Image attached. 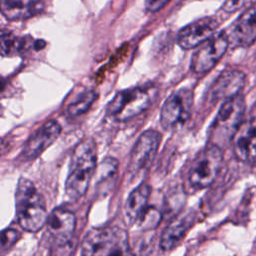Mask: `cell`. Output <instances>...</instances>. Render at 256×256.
I'll use <instances>...</instances> for the list:
<instances>
[{
  "label": "cell",
  "mask_w": 256,
  "mask_h": 256,
  "mask_svg": "<svg viewBox=\"0 0 256 256\" xmlns=\"http://www.w3.org/2000/svg\"><path fill=\"white\" fill-rule=\"evenodd\" d=\"M97 148L93 139L78 143L71 155L69 173L65 182V193L70 200H78L86 193L96 172Z\"/></svg>",
  "instance_id": "obj_1"
},
{
  "label": "cell",
  "mask_w": 256,
  "mask_h": 256,
  "mask_svg": "<svg viewBox=\"0 0 256 256\" xmlns=\"http://www.w3.org/2000/svg\"><path fill=\"white\" fill-rule=\"evenodd\" d=\"M16 217L20 227L31 233L38 232L47 223L46 202L33 182L20 178L15 191Z\"/></svg>",
  "instance_id": "obj_2"
},
{
  "label": "cell",
  "mask_w": 256,
  "mask_h": 256,
  "mask_svg": "<svg viewBox=\"0 0 256 256\" xmlns=\"http://www.w3.org/2000/svg\"><path fill=\"white\" fill-rule=\"evenodd\" d=\"M157 96L153 85L134 87L118 92L106 107L107 116L113 121L124 122L147 110Z\"/></svg>",
  "instance_id": "obj_3"
},
{
  "label": "cell",
  "mask_w": 256,
  "mask_h": 256,
  "mask_svg": "<svg viewBox=\"0 0 256 256\" xmlns=\"http://www.w3.org/2000/svg\"><path fill=\"white\" fill-rule=\"evenodd\" d=\"M223 162V152L220 146L210 143L193 161L188 174L187 183L191 190H201L209 187L216 179Z\"/></svg>",
  "instance_id": "obj_4"
},
{
  "label": "cell",
  "mask_w": 256,
  "mask_h": 256,
  "mask_svg": "<svg viewBox=\"0 0 256 256\" xmlns=\"http://www.w3.org/2000/svg\"><path fill=\"white\" fill-rule=\"evenodd\" d=\"M128 245L127 233L116 226L91 229L81 244V256H112Z\"/></svg>",
  "instance_id": "obj_5"
},
{
  "label": "cell",
  "mask_w": 256,
  "mask_h": 256,
  "mask_svg": "<svg viewBox=\"0 0 256 256\" xmlns=\"http://www.w3.org/2000/svg\"><path fill=\"white\" fill-rule=\"evenodd\" d=\"M245 100L239 94L229 98L221 105L212 125V136L217 141L232 140L244 122Z\"/></svg>",
  "instance_id": "obj_6"
},
{
  "label": "cell",
  "mask_w": 256,
  "mask_h": 256,
  "mask_svg": "<svg viewBox=\"0 0 256 256\" xmlns=\"http://www.w3.org/2000/svg\"><path fill=\"white\" fill-rule=\"evenodd\" d=\"M193 105V93L181 88L172 93L164 102L160 112V123L166 130L181 128L189 119Z\"/></svg>",
  "instance_id": "obj_7"
},
{
  "label": "cell",
  "mask_w": 256,
  "mask_h": 256,
  "mask_svg": "<svg viewBox=\"0 0 256 256\" xmlns=\"http://www.w3.org/2000/svg\"><path fill=\"white\" fill-rule=\"evenodd\" d=\"M161 135L156 130H146L134 144L127 166V173L131 178L145 172L152 164L157 154Z\"/></svg>",
  "instance_id": "obj_8"
},
{
  "label": "cell",
  "mask_w": 256,
  "mask_h": 256,
  "mask_svg": "<svg viewBox=\"0 0 256 256\" xmlns=\"http://www.w3.org/2000/svg\"><path fill=\"white\" fill-rule=\"evenodd\" d=\"M230 45L227 32L215 33L202 43L191 58V70L195 74H205L215 67Z\"/></svg>",
  "instance_id": "obj_9"
},
{
  "label": "cell",
  "mask_w": 256,
  "mask_h": 256,
  "mask_svg": "<svg viewBox=\"0 0 256 256\" xmlns=\"http://www.w3.org/2000/svg\"><path fill=\"white\" fill-rule=\"evenodd\" d=\"M218 26L219 22L215 17L206 16L198 19L180 30L177 37L178 45L185 50L200 46L216 33Z\"/></svg>",
  "instance_id": "obj_10"
},
{
  "label": "cell",
  "mask_w": 256,
  "mask_h": 256,
  "mask_svg": "<svg viewBox=\"0 0 256 256\" xmlns=\"http://www.w3.org/2000/svg\"><path fill=\"white\" fill-rule=\"evenodd\" d=\"M227 34L233 47L247 48L256 41V2L239 15Z\"/></svg>",
  "instance_id": "obj_11"
},
{
  "label": "cell",
  "mask_w": 256,
  "mask_h": 256,
  "mask_svg": "<svg viewBox=\"0 0 256 256\" xmlns=\"http://www.w3.org/2000/svg\"><path fill=\"white\" fill-rule=\"evenodd\" d=\"M46 226L48 235L54 244L66 245L71 241L75 232V214L66 208H56L49 214Z\"/></svg>",
  "instance_id": "obj_12"
},
{
  "label": "cell",
  "mask_w": 256,
  "mask_h": 256,
  "mask_svg": "<svg viewBox=\"0 0 256 256\" xmlns=\"http://www.w3.org/2000/svg\"><path fill=\"white\" fill-rule=\"evenodd\" d=\"M61 130V125L56 120L45 122L26 141L23 148V156L29 160L40 156L58 139Z\"/></svg>",
  "instance_id": "obj_13"
},
{
  "label": "cell",
  "mask_w": 256,
  "mask_h": 256,
  "mask_svg": "<svg viewBox=\"0 0 256 256\" xmlns=\"http://www.w3.org/2000/svg\"><path fill=\"white\" fill-rule=\"evenodd\" d=\"M245 84V74L237 69L224 70L214 81L210 89L212 101L227 100L240 94Z\"/></svg>",
  "instance_id": "obj_14"
},
{
  "label": "cell",
  "mask_w": 256,
  "mask_h": 256,
  "mask_svg": "<svg viewBox=\"0 0 256 256\" xmlns=\"http://www.w3.org/2000/svg\"><path fill=\"white\" fill-rule=\"evenodd\" d=\"M235 156L250 164H256V121L243 122L233 139Z\"/></svg>",
  "instance_id": "obj_15"
},
{
  "label": "cell",
  "mask_w": 256,
  "mask_h": 256,
  "mask_svg": "<svg viewBox=\"0 0 256 256\" xmlns=\"http://www.w3.org/2000/svg\"><path fill=\"white\" fill-rule=\"evenodd\" d=\"M47 0H2L1 10L8 20H23L42 13Z\"/></svg>",
  "instance_id": "obj_16"
},
{
  "label": "cell",
  "mask_w": 256,
  "mask_h": 256,
  "mask_svg": "<svg viewBox=\"0 0 256 256\" xmlns=\"http://www.w3.org/2000/svg\"><path fill=\"white\" fill-rule=\"evenodd\" d=\"M193 218L190 214L178 216L172 220L163 230L160 238V246L162 250L169 251L175 248L185 237L192 225Z\"/></svg>",
  "instance_id": "obj_17"
},
{
  "label": "cell",
  "mask_w": 256,
  "mask_h": 256,
  "mask_svg": "<svg viewBox=\"0 0 256 256\" xmlns=\"http://www.w3.org/2000/svg\"><path fill=\"white\" fill-rule=\"evenodd\" d=\"M151 194V187L142 183L137 186L128 196L125 204V218L128 224H134L138 221L141 214L147 208V203Z\"/></svg>",
  "instance_id": "obj_18"
},
{
  "label": "cell",
  "mask_w": 256,
  "mask_h": 256,
  "mask_svg": "<svg viewBox=\"0 0 256 256\" xmlns=\"http://www.w3.org/2000/svg\"><path fill=\"white\" fill-rule=\"evenodd\" d=\"M117 169H118V161L112 157L105 158L99 165L98 169H96L98 185L101 186L100 189L102 191H105L106 189H108L107 187L110 186L112 182L115 181L114 179L117 174Z\"/></svg>",
  "instance_id": "obj_19"
},
{
  "label": "cell",
  "mask_w": 256,
  "mask_h": 256,
  "mask_svg": "<svg viewBox=\"0 0 256 256\" xmlns=\"http://www.w3.org/2000/svg\"><path fill=\"white\" fill-rule=\"evenodd\" d=\"M29 47L28 40L19 38L5 31L1 34V54L2 56H10L21 53Z\"/></svg>",
  "instance_id": "obj_20"
},
{
  "label": "cell",
  "mask_w": 256,
  "mask_h": 256,
  "mask_svg": "<svg viewBox=\"0 0 256 256\" xmlns=\"http://www.w3.org/2000/svg\"><path fill=\"white\" fill-rule=\"evenodd\" d=\"M96 98L97 94L93 90L83 92L67 106V114L72 117L84 114L90 109Z\"/></svg>",
  "instance_id": "obj_21"
},
{
  "label": "cell",
  "mask_w": 256,
  "mask_h": 256,
  "mask_svg": "<svg viewBox=\"0 0 256 256\" xmlns=\"http://www.w3.org/2000/svg\"><path fill=\"white\" fill-rule=\"evenodd\" d=\"M161 221V213L155 208H146L139 217L138 223L143 229H155Z\"/></svg>",
  "instance_id": "obj_22"
},
{
  "label": "cell",
  "mask_w": 256,
  "mask_h": 256,
  "mask_svg": "<svg viewBox=\"0 0 256 256\" xmlns=\"http://www.w3.org/2000/svg\"><path fill=\"white\" fill-rule=\"evenodd\" d=\"M20 234L16 229L13 228H7L2 231L1 235V246H2V251L8 250L11 248L19 239Z\"/></svg>",
  "instance_id": "obj_23"
},
{
  "label": "cell",
  "mask_w": 256,
  "mask_h": 256,
  "mask_svg": "<svg viewBox=\"0 0 256 256\" xmlns=\"http://www.w3.org/2000/svg\"><path fill=\"white\" fill-rule=\"evenodd\" d=\"M249 0H225L221 9L225 13H234L240 8H242Z\"/></svg>",
  "instance_id": "obj_24"
},
{
  "label": "cell",
  "mask_w": 256,
  "mask_h": 256,
  "mask_svg": "<svg viewBox=\"0 0 256 256\" xmlns=\"http://www.w3.org/2000/svg\"><path fill=\"white\" fill-rule=\"evenodd\" d=\"M169 0H145V8L149 12H157L162 9Z\"/></svg>",
  "instance_id": "obj_25"
},
{
  "label": "cell",
  "mask_w": 256,
  "mask_h": 256,
  "mask_svg": "<svg viewBox=\"0 0 256 256\" xmlns=\"http://www.w3.org/2000/svg\"><path fill=\"white\" fill-rule=\"evenodd\" d=\"M112 256H129V246L125 245L117 250Z\"/></svg>",
  "instance_id": "obj_26"
},
{
  "label": "cell",
  "mask_w": 256,
  "mask_h": 256,
  "mask_svg": "<svg viewBox=\"0 0 256 256\" xmlns=\"http://www.w3.org/2000/svg\"><path fill=\"white\" fill-rule=\"evenodd\" d=\"M45 42L44 41H42V40H40V41H35L34 42V47L36 48V49H42L44 46H45Z\"/></svg>",
  "instance_id": "obj_27"
}]
</instances>
